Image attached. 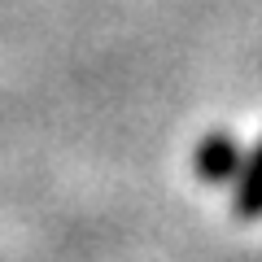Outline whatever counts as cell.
I'll use <instances>...</instances> for the list:
<instances>
[{
    "mask_svg": "<svg viewBox=\"0 0 262 262\" xmlns=\"http://www.w3.org/2000/svg\"><path fill=\"white\" fill-rule=\"evenodd\" d=\"M196 170L206 184H227V179H241L245 162H241V149L227 131H210L201 149H196Z\"/></svg>",
    "mask_w": 262,
    "mask_h": 262,
    "instance_id": "cell-1",
    "label": "cell"
},
{
    "mask_svg": "<svg viewBox=\"0 0 262 262\" xmlns=\"http://www.w3.org/2000/svg\"><path fill=\"white\" fill-rule=\"evenodd\" d=\"M236 214L241 219H262V144L249 158V166L241 170V184H236Z\"/></svg>",
    "mask_w": 262,
    "mask_h": 262,
    "instance_id": "cell-2",
    "label": "cell"
}]
</instances>
